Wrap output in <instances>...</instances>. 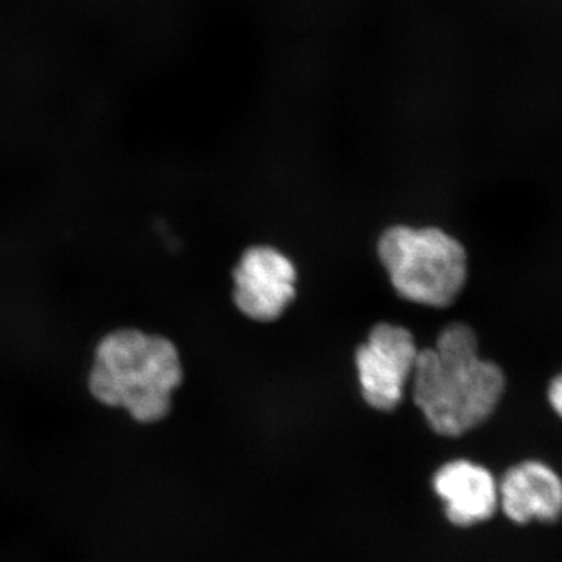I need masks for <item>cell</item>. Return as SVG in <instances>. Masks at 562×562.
I'll use <instances>...</instances> for the list:
<instances>
[{"instance_id":"4","label":"cell","mask_w":562,"mask_h":562,"mask_svg":"<svg viewBox=\"0 0 562 562\" xmlns=\"http://www.w3.org/2000/svg\"><path fill=\"white\" fill-rule=\"evenodd\" d=\"M417 350L412 333L392 324L372 328L368 342L357 350L358 379L362 397L380 412H392L402 402L412 379Z\"/></svg>"},{"instance_id":"3","label":"cell","mask_w":562,"mask_h":562,"mask_svg":"<svg viewBox=\"0 0 562 562\" xmlns=\"http://www.w3.org/2000/svg\"><path fill=\"white\" fill-rule=\"evenodd\" d=\"M379 257L395 291L420 305H452L468 279L464 247L439 228H387Z\"/></svg>"},{"instance_id":"8","label":"cell","mask_w":562,"mask_h":562,"mask_svg":"<svg viewBox=\"0 0 562 562\" xmlns=\"http://www.w3.org/2000/svg\"><path fill=\"white\" fill-rule=\"evenodd\" d=\"M547 397H549L553 412L562 419V372L558 373L552 382H550Z\"/></svg>"},{"instance_id":"2","label":"cell","mask_w":562,"mask_h":562,"mask_svg":"<svg viewBox=\"0 0 562 562\" xmlns=\"http://www.w3.org/2000/svg\"><path fill=\"white\" fill-rule=\"evenodd\" d=\"M181 382L183 366L176 344L138 328H120L103 336L88 375L95 401L124 409L139 424L165 419Z\"/></svg>"},{"instance_id":"5","label":"cell","mask_w":562,"mask_h":562,"mask_svg":"<svg viewBox=\"0 0 562 562\" xmlns=\"http://www.w3.org/2000/svg\"><path fill=\"white\" fill-rule=\"evenodd\" d=\"M233 279L239 312L257 322H272L294 299L297 272L279 250L258 246L246 250Z\"/></svg>"},{"instance_id":"7","label":"cell","mask_w":562,"mask_h":562,"mask_svg":"<svg viewBox=\"0 0 562 562\" xmlns=\"http://www.w3.org/2000/svg\"><path fill=\"white\" fill-rule=\"evenodd\" d=\"M432 487L446 505L447 519L457 527L486 522L497 513V480L476 462H447L436 472Z\"/></svg>"},{"instance_id":"1","label":"cell","mask_w":562,"mask_h":562,"mask_svg":"<svg viewBox=\"0 0 562 562\" xmlns=\"http://www.w3.org/2000/svg\"><path fill=\"white\" fill-rule=\"evenodd\" d=\"M414 402L438 435L457 438L484 424L505 392V373L480 357L479 338L465 324L443 328L436 346L417 355Z\"/></svg>"},{"instance_id":"6","label":"cell","mask_w":562,"mask_h":562,"mask_svg":"<svg viewBox=\"0 0 562 562\" xmlns=\"http://www.w3.org/2000/svg\"><path fill=\"white\" fill-rule=\"evenodd\" d=\"M498 506L514 524L558 522L562 517V476L547 462H519L498 483Z\"/></svg>"}]
</instances>
